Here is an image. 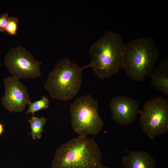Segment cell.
I'll use <instances>...</instances> for the list:
<instances>
[{"instance_id": "cell-5", "label": "cell", "mask_w": 168, "mask_h": 168, "mask_svg": "<svg viewBox=\"0 0 168 168\" xmlns=\"http://www.w3.org/2000/svg\"><path fill=\"white\" fill-rule=\"evenodd\" d=\"M98 109V100L89 95L77 98L71 104V125L79 136L96 135L101 131L104 122Z\"/></svg>"}, {"instance_id": "cell-6", "label": "cell", "mask_w": 168, "mask_h": 168, "mask_svg": "<svg viewBox=\"0 0 168 168\" xmlns=\"http://www.w3.org/2000/svg\"><path fill=\"white\" fill-rule=\"evenodd\" d=\"M143 132L151 139L168 132V100L157 96L146 101L140 110Z\"/></svg>"}, {"instance_id": "cell-18", "label": "cell", "mask_w": 168, "mask_h": 168, "mask_svg": "<svg viewBox=\"0 0 168 168\" xmlns=\"http://www.w3.org/2000/svg\"><path fill=\"white\" fill-rule=\"evenodd\" d=\"M0 65H1V63H0Z\"/></svg>"}, {"instance_id": "cell-10", "label": "cell", "mask_w": 168, "mask_h": 168, "mask_svg": "<svg viewBox=\"0 0 168 168\" xmlns=\"http://www.w3.org/2000/svg\"><path fill=\"white\" fill-rule=\"evenodd\" d=\"M122 162L125 168H155L156 161L151 154L145 151H132L124 156Z\"/></svg>"}, {"instance_id": "cell-3", "label": "cell", "mask_w": 168, "mask_h": 168, "mask_svg": "<svg viewBox=\"0 0 168 168\" xmlns=\"http://www.w3.org/2000/svg\"><path fill=\"white\" fill-rule=\"evenodd\" d=\"M159 56L152 37L136 39L125 44L122 68L132 80L142 82L152 72Z\"/></svg>"}, {"instance_id": "cell-13", "label": "cell", "mask_w": 168, "mask_h": 168, "mask_svg": "<svg viewBox=\"0 0 168 168\" xmlns=\"http://www.w3.org/2000/svg\"><path fill=\"white\" fill-rule=\"evenodd\" d=\"M29 105V107L26 114L31 113L34 115L35 112L49 108V100L46 96H43L40 100L31 102Z\"/></svg>"}, {"instance_id": "cell-14", "label": "cell", "mask_w": 168, "mask_h": 168, "mask_svg": "<svg viewBox=\"0 0 168 168\" xmlns=\"http://www.w3.org/2000/svg\"><path fill=\"white\" fill-rule=\"evenodd\" d=\"M19 21L14 17H10L5 28V31L10 35H17Z\"/></svg>"}, {"instance_id": "cell-9", "label": "cell", "mask_w": 168, "mask_h": 168, "mask_svg": "<svg viewBox=\"0 0 168 168\" xmlns=\"http://www.w3.org/2000/svg\"><path fill=\"white\" fill-rule=\"evenodd\" d=\"M109 108L112 119L123 125L131 124L139 113L138 103L131 97L124 95L113 98L110 101Z\"/></svg>"}, {"instance_id": "cell-1", "label": "cell", "mask_w": 168, "mask_h": 168, "mask_svg": "<svg viewBox=\"0 0 168 168\" xmlns=\"http://www.w3.org/2000/svg\"><path fill=\"white\" fill-rule=\"evenodd\" d=\"M125 45L120 34L107 31L90 48L89 67L101 80L117 73L122 67Z\"/></svg>"}, {"instance_id": "cell-12", "label": "cell", "mask_w": 168, "mask_h": 168, "mask_svg": "<svg viewBox=\"0 0 168 168\" xmlns=\"http://www.w3.org/2000/svg\"><path fill=\"white\" fill-rule=\"evenodd\" d=\"M47 120L43 116L39 118L34 115L28 120L31 128L30 134L33 139H39L41 138L43 128Z\"/></svg>"}, {"instance_id": "cell-16", "label": "cell", "mask_w": 168, "mask_h": 168, "mask_svg": "<svg viewBox=\"0 0 168 168\" xmlns=\"http://www.w3.org/2000/svg\"><path fill=\"white\" fill-rule=\"evenodd\" d=\"M4 130L3 126L2 124L0 123V136L3 133Z\"/></svg>"}, {"instance_id": "cell-11", "label": "cell", "mask_w": 168, "mask_h": 168, "mask_svg": "<svg viewBox=\"0 0 168 168\" xmlns=\"http://www.w3.org/2000/svg\"><path fill=\"white\" fill-rule=\"evenodd\" d=\"M149 77L152 86L159 92L168 96V57L158 64Z\"/></svg>"}, {"instance_id": "cell-4", "label": "cell", "mask_w": 168, "mask_h": 168, "mask_svg": "<svg viewBox=\"0 0 168 168\" xmlns=\"http://www.w3.org/2000/svg\"><path fill=\"white\" fill-rule=\"evenodd\" d=\"M89 65L80 67L68 58L60 60L49 74L44 87L54 99L67 101L73 98L80 90L82 71Z\"/></svg>"}, {"instance_id": "cell-2", "label": "cell", "mask_w": 168, "mask_h": 168, "mask_svg": "<svg viewBox=\"0 0 168 168\" xmlns=\"http://www.w3.org/2000/svg\"><path fill=\"white\" fill-rule=\"evenodd\" d=\"M102 153L95 141L78 136L56 150L52 168H100Z\"/></svg>"}, {"instance_id": "cell-8", "label": "cell", "mask_w": 168, "mask_h": 168, "mask_svg": "<svg viewBox=\"0 0 168 168\" xmlns=\"http://www.w3.org/2000/svg\"><path fill=\"white\" fill-rule=\"evenodd\" d=\"M5 94L1 99L3 106L11 112H21L31 103L26 86L12 76L3 79Z\"/></svg>"}, {"instance_id": "cell-7", "label": "cell", "mask_w": 168, "mask_h": 168, "mask_svg": "<svg viewBox=\"0 0 168 168\" xmlns=\"http://www.w3.org/2000/svg\"><path fill=\"white\" fill-rule=\"evenodd\" d=\"M4 62L12 76L19 80L42 77L40 70L42 63L21 46L11 49L6 55Z\"/></svg>"}, {"instance_id": "cell-17", "label": "cell", "mask_w": 168, "mask_h": 168, "mask_svg": "<svg viewBox=\"0 0 168 168\" xmlns=\"http://www.w3.org/2000/svg\"><path fill=\"white\" fill-rule=\"evenodd\" d=\"M100 168H112L110 167L105 166H103V165L100 167Z\"/></svg>"}, {"instance_id": "cell-15", "label": "cell", "mask_w": 168, "mask_h": 168, "mask_svg": "<svg viewBox=\"0 0 168 168\" xmlns=\"http://www.w3.org/2000/svg\"><path fill=\"white\" fill-rule=\"evenodd\" d=\"M10 17L7 13L2 14L0 16V32L5 31V28Z\"/></svg>"}]
</instances>
